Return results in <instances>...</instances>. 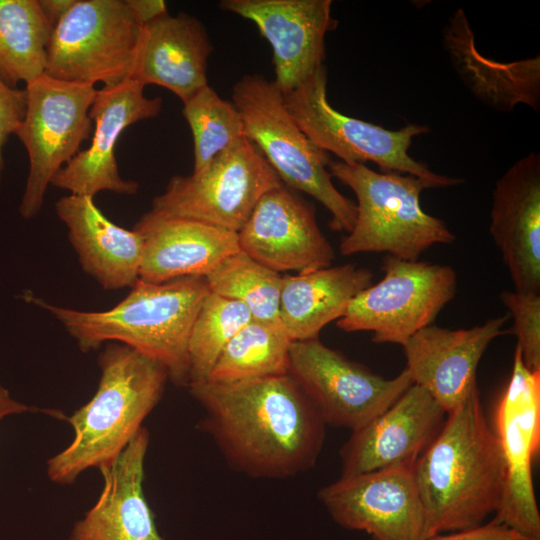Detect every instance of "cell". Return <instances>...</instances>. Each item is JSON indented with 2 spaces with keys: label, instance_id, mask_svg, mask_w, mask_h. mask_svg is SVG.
Wrapping results in <instances>:
<instances>
[{
  "label": "cell",
  "instance_id": "obj_1",
  "mask_svg": "<svg viewBox=\"0 0 540 540\" xmlns=\"http://www.w3.org/2000/svg\"><path fill=\"white\" fill-rule=\"evenodd\" d=\"M188 388L204 410L200 426L236 471L286 479L315 465L326 424L290 374Z\"/></svg>",
  "mask_w": 540,
  "mask_h": 540
},
{
  "label": "cell",
  "instance_id": "obj_2",
  "mask_svg": "<svg viewBox=\"0 0 540 540\" xmlns=\"http://www.w3.org/2000/svg\"><path fill=\"white\" fill-rule=\"evenodd\" d=\"M412 467L426 538L477 527L499 507L505 482L500 442L476 386Z\"/></svg>",
  "mask_w": 540,
  "mask_h": 540
},
{
  "label": "cell",
  "instance_id": "obj_3",
  "mask_svg": "<svg viewBox=\"0 0 540 540\" xmlns=\"http://www.w3.org/2000/svg\"><path fill=\"white\" fill-rule=\"evenodd\" d=\"M209 292L204 276H186L163 283L138 279L123 300L105 311L57 306L30 292L22 297L54 316L82 352L121 343L163 364L174 384L187 386L189 336Z\"/></svg>",
  "mask_w": 540,
  "mask_h": 540
},
{
  "label": "cell",
  "instance_id": "obj_4",
  "mask_svg": "<svg viewBox=\"0 0 540 540\" xmlns=\"http://www.w3.org/2000/svg\"><path fill=\"white\" fill-rule=\"evenodd\" d=\"M98 365L94 396L66 418L73 440L47 462L54 483L70 484L89 468L110 466L142 428L169 379L163 364L117 342L105 345Z\"/></svg>",
  "mask_w": 540,
  "mask_h": 540
},
{
  "label": "cell",
  "instance_id": "obj_5",
  "mask_svg": "<svg viewBox=\"0 0 540 540\" xmlns=\"http://www.w3.org/2000/svg\"><path fill=\"white\" fill-rule=\"evenodd\" d=\"M328 171L357 199L354 226L339 246L342 255L385 253L416 261L430 247L456 240L446 223L420 204L421 192L444 187L439 182L340 160H331Z\"/></svg>",
  "mask_w": 540,
  "mask_h": 540
},
{
  "label": "cell",
  "instance_id": "obj_6",
  "mask_svg": "<svg viewBox=\"0 0 540 540\" xmlns=\"http://www.w3.org/2000/svg\"><path fill=\"white\" fill-rule=\"evenodd\" d=\"M232 100L241 114L246 138L281 182L320 202L331 213L332 230L349 233L356 220V205L332 183L329 154L299 128L274 81L246 74L235 83Z\"/></svg>",
  "mask_w": 540,
  "mask_h": 540
},
{
  "label": "cell",
  "instance_id": "obj_7",
  "mask_svg": "<svg viewBox=\"0 0 540 540\" xmlns=\"http://www.w3.org/2000/svg\"><path fill=\"white\" fill-rule=\"evenodd\" d=\"M283 98L304 134L317 147L334 154L342 162H373L382 172L413 175L439 182L444 187L464 182L462 178L434 173L426 163L409 155L412 139L429 132L427 126L411 123L398 130H389L333 108L327 98L325 65L299 86L284 93Z\"/></svg>",
  "mask_w": 540,
  "mask_h": 540
},
{
  "label": "cell",
  "instance_id": "obj_8",
  "mask_svg": "<svg viewBox=\"0 0 540 540\" xmlns=\"http://www.w3.org/2000/svg\"><path fill=\"white\" fill-rule=\"evenodd\" d=\"M283 183L247 139L218 154L202 171L173 176L148 213L194 220L238 233L260 198Z\"/></svg>",
  "mask_w": 540,
  "mask_h": 540
},
{
  "label": "cell",
  "instance_id": "obj_9",
  "mask_svg": "<svg viewBox=\"0 0 540 540\" xmlns=\"http://www.w3.org/2000/svg\"><path fill=\"white\" fill-rule=\"evenodd\" d=\"M381 269L383 278L359 292L336 325L345 332H372L374 343L402 346L455 297L457 274L448 265L391 255Z\"/></svg>",
  "mask_w": 540,
  "mask_h": 540
},
{
  "label": "cell",
  "instance_id": "obj_10",
  "mask_svg": "<svg viewBox=\"0 0 540 540\" xmlns=\"http://www.w3.org/2000/svg\"><path fill=\"white\" fill-rule=\"evenodd\" d=\"M25 91L26 112L15 135L29 158L19 213L31 219L40 212L53 177L91 137L94 125L89 111L97 89L44 74L26 85Z\"/></svg>",
  "mask_w": 540,
  "mask_h": 540
},
{
  "label": "cell",
  "instance_id": "obj_11",
  "mask_svg": "<svg viewBox=\"0 0 540 540\" xmlns=\"http://www.w3.org/2000/svg\"><path fill=\"white\" fill-rule=\"evenodd\" d=\"M141 29L124 0H76L52 30L45 74L116 86L131 77Z\"/></svg>",
  "mask_w": 540,
  "mask_h": 540
},
{
  "label": "cell",
  "instance_id": "obj_12",
  "mask_svg": "<svg viewBox=\"0 0 540 540\" xmlns=\"http://www.w3.org/2000/svg\"><path fill=\"white\" fill-rule=\"evenodd\" d=\"M289 374L326 425L352 432L384 412L413 384L405 369L392 379L383 378L319 338L292 342Z\"/></svg>",
  "mask_w": 540,
  "mask_h": 540
},
{
  "label": "cell",
  "instance_id": "obj_13",
  "mask_svg": "<svg viewBox=\"0 0 540 540\" xmlns=\"http://www.w3.org/2000/svg\"><path fill=\"white\" fill-rule=\"evenodd\" d=\"M493 429L505 463L503 494L493 521L540 540V513L531 472L540 449V372L525 367L517 347Z\"/></svg>",
  "mask_w": 540,
  "mask_h": 540
},
{
  "label": "cell",
  "instance_id": "obj_14",
  "mask_svg": "<svg viewBox=\"0 0 540 540\" xmlns=\"http://www.w3.org/2000/svg\"><path fill=\"white\" fill-rule=\"evenodd\" d=\"M317 495L338 525L364 531L372 540L426 539L412 467L341 476Z\"/></svg>",
  "mask_w": 540,
  "mask_h": 540
},
{
  "label": "cell",
  "instance_id": "obj_15",
  "mask_svg": "<svg viewBox=\"0 0 540 540\" xmlns=\"http://www.w3.org/2000/svg\"><path fill=\"white\" fill-rule=\"evenodd\" d=\"M143 91L144 86L133 78L97 89L89 111L94 125L91 144L61 168L50 185L92 198L101 191L126 195L138 191L137 182L120 176L115 148L128 126L155 118L162 110V99L148 98Z\"/></svg>",
  "mask_w": 540,
  "mask_h": 540
},
{
  "label": "cell",
  "instance_id": "obj_16",
  "mask_svg": "<svg viewBox=\"0 0 540 540\" xmlns=\"http://www.w3.org/2000/svg\"><path fill=\"white\" fill-rule=\"evenodd\" d=\"M238 243L243 252L278 273L327 268L335 257L314 207L284 185L260 198L238 232Z\"/></svg>",
  "mask_w": 540,
  "mask_h": 540
},
{
  "label": "cell",
  "instance_id": "obj_17",
  "mask_svg": "<svg viewBox=\"0 0 540 540\" xmlns=\"http://www.w3.org/2000/svg\"><path fill=\"white\" fill-rule=\"evenodd\" d=\"M219 6L252 21L270 43L273 81L283 94L324 65L325 36L337 26L331 0H223Z\"/></svg>",
  "mask_w": 540,
  "mask_h": 540
},
{
  "label": "cell",
  "instance_id": "obj_18",
  "mask_svg": "<svg viewBox=\"0 0 540 540\" xmlns=\"http://www.w3.org/2000/svg\"><path fill=\"white\" fill-rule=\"evenodd\" d=\"M446 412L412 384L390 407L352 432L340 450L341 476L413 467L439 433Z\"/></svg>",
  "mask_w": 540,
  "mask_h": 540
},
{
  "label": "cell",
  "instance_id": "obj_19",
  "mask_svg": "<svg viewBox=\"0 0 540 540\" xmlns=\"http://www.w3.org/2000/svg\"><path fill=\"white\" fill-rule=\"evenodd\" d=\"M509 314L487 319L469 329L427 326L403 345L405 370L447 413L477 386L476 370L491 342L504 334Z\"/></svg>",
  "mask_w": 540,
  "mask_h": 540
},
{
  "label": "cell",
  "instance_id": "obj_20",
  "mask_svg": "<svg viewBox=\"0 0 540 540\" xmlns=\"http://www.w3.org/2000/svg\"><path fill=\"white\" fill-rule=\"evenodd\" d=\"M489 232L515 290L540 294V155L530 152L496 181Z\"/></svg>",
  "mask_w": 540,
  "mask_h": 540
},
{
  "label": "cell",
  "instance_id": "obj_21",
  "mask_svg": "<svg viewBox=\"0 0 540 540\" xmlns=\"http://www.w3.org/2000/svg\"><path fill=\"white\" fill-rule=\"evenodd\" d=\"M149 441L142 427L110 466L99 469L102 491L68 540H163L143 491Z\"/></svg>",
  "mask_w": 540,
  "mask_h": 540
},
{
  "label": "cell",
  "instance_id": "obj_22",
  "mask_svg": "<svg viewBox=\"0 0 540 540\" xmlns=\"http://www.w3.org/2000/svg\"><path fill=\"white\" fill-rule=\"evenodd\" d=\"M213 50L202 22L188 14H168L142 26L130 78L144 87L162 86L182 102L208 85Z\"/></svg>",
  "mask_w": 540,
  "mask_h": 540
},
{
  "label": "cell",
  "instance_id": "obj_23",
  "mask_svg": "<svg viewBox=\"0 0 540 540\" xmlns=\"http://www.w3.org/2000/svg\"><path fill=\"white\" fill-rule=\"evenodd\" d=\"M144 238L139 279L163 283L206 276L240 250L238 233L210 224L143 214L134 228Z\"/></svg>",
  "mask_w": 540,
  "mask_h": 540
},
{
  "label": "cell",
  "instance_id": "obj_24",
  "mask_svg": "<svg viewBox=\"0 0 540 540\" xmlns=\"http://www.w3.org/2000/svg\"><path fill=\"white\" fill-rule=\"evenodd\" d=\"M55 209L84 272L105 290L133 287L139 279L144 238L109 220L92 197L68 195Z\"/></svg>",
  "mask_w": 540,
  "mask_h": 540
},
{
  "label": "cell",
  "instance_id": "obj_25",
  "mask_svg": "<svg viewBox=\"0 0 540 540\" xmlns=\"http://www.w3.org/2000/svg\"><path fill=\"white\" fill-rule=\"evenodd\" d=\"M372 279L368 268L350 263L284 276L280 323L293 342L319 338L320 331L340 319Z\"/></svg>",
  "mask_w": 540,
  "mask_h": 540
},
{
  "label": "cell",
  "instance_id": "obj_26",
  "mask_svg": "<svg viewBox=\"0 0 540 540\" xmlns=\"http://www.w3.org/2000/svg\"><path fill=\"white\" fill-rule=\"evenodd\" d=\"M52 30L37 0H0V77L8 86L45 74Z\"/></svg>",
  "mask_w": 540,
  "mask_h": 540
},
{
  "label": "cell",
  "instance_id": "obj_27",
  "mask_svg": "<svg viewBox=\"0 0 540 540\" xmlns=\"http://www.w3.org/2000/svg\"><path fill=\"white\" fill-rule=\"evenodd\" d=\"M292 342L280 323L252 319L227 343L207 380L235 382L287 375Z\"/></svg>",
  "mask_w": 540,
  "mask_h": 540
},
{
  "label": "cell",
  "instance_id": "obj_28",
  "mask_svg": "<svg viewBox=\"0 0 540 540\" xmlns=\"http://www.w3.org/2000/svg\"><path fill=\"white\" fill-rule=\"evenodd\" d=\"M283 278L241 249L205 276L211 293L243 303L252 319L267 323H280Z\"/></svg>",
  "mask_w": 540,
  "mask_h": 540
},
{
  "label": "cell",
  "instance_id": "obj_29",
  "mask_svg": "<svg viewBox=\"0 0 540 540\" xmlns=\"http://www.w3.org/2000/svg\"><path fill=\"white\" fill-rule=\"evenodd\" d=\"M182 103V114L193 136L192 173L202 171L218 154L246 138L238 109L209 85Z\"/></svg>",
  "mask_w": 540,
  "mask_h": 540
},
{
  "label": "cell",
  "instance_id": "obj_30",
  "mask_svg": "<svg viewBox=\"0 0 540 540\" xmlns=\"http://www.w3.org/2000/svg\"><path fill=\"white\" fill-rule=\"evenodd\" d=\"M251 320L243 303L208 293L189 336L188 385L207 380L227 343Z\"/></svg>",
  "mask_w": 540,
  "mask_h": 540
},
{
  "label": "cell",
  "instance_id": "obj_31",
  "mask_svg": "<svg viewBox=\"0 0 540 540\" xmlns=\"http://www.w3.org/2000/svg\"><path fill=\"white\" fill-rule=\"evenodd\" d=\"M500 300L513 318L510 332L517 338L525 367L540 372V294L505 290Z\"/></svg>",
  "mask_w": 540,
  "mask_h": 540
},
{
  "label": "cell",
  "instance_id": "obj_32",
  "mask_svg": "<svg viewBox=\"0 0 540 540\" xmlns=\"http://www.w3.org/2000/svg\"><path fill=\"white\" fill-rule=\"evenodd\" d=\"M26 91L8 86L0 77V184L4 171L3 150L26 112Z\"/></svg>",
  "mask_w": 540,
  "mask_h": 540
},
{
  "label": "cell",
  "instance_id": "obj_33",
  "mask_svg": "<svg viewBox=\"0 0 540 540\" xmlns=\"http://www.w3.org/2000/svg\"><path fill=\"white\" fill-rule=\"evenodd\" d=\"M425 540H532L493 520L477 527L436 534Z\"/></svg>",
  "mask_w": 540,
  "mask_h": 540
},
{
  "label": "cell",
  "instance_id": "obj_34",
  "mask_svg": "<svg viewBox=\"0 0 540 540\" xmlns=\"http://www.w3.org/2000/svg\"><path fill=\"white\" fill-rule=\"evenodd\" d=\"M135 21L142 27L166 14L167 5L162 0H124Z\"/></svg>",
  "mask_w": 540,
  "mask_h": 540
},
{
  "label": "cell",
  "instance_id": "obj_35",
  "mask_svg": "<svg viewBox=\"0 0 540 540\" xmlns=\"http://www.w3.org/2000/svg\"><path fill=\"white\" fill-rule=\"evenodd\" d=\"M41 12L52 29L71 9L76 0H37Z\"/></svg>",
  "mask_w": 540,
  "mask_h": 540
},
{
  "label": "cell",
  "instance_id": "obj_36",
  "mask_svg": "<svg viewBox=\"0 0 540 540\" xmlns=\"http://www.w3.org/2000/svg\"><path fill=\"white\" fill-rule=\"evenodd\" d=\"M35 410L37 411L38 409L13 399L9 391L0 385V420L9 415L21 414Z\"/></svg>",
  "mask_w": 540,
  "mask_h": 540
}]
</instances>
